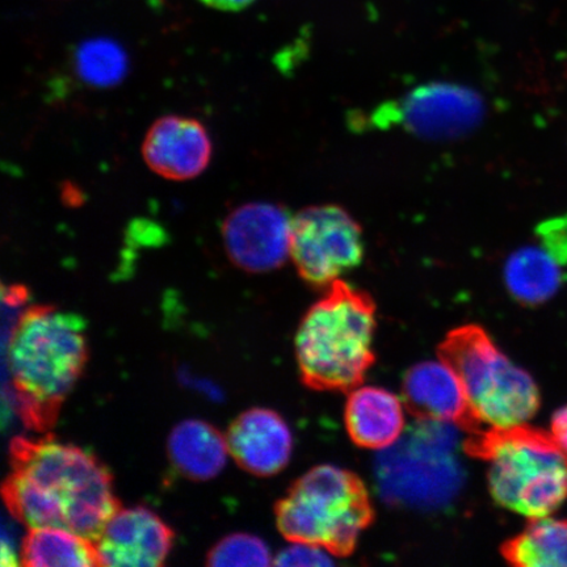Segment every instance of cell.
<instances>
[{"mask_svg":"<svg viewBox=\"0 0 567 567\" xmlns=\"http://www.w3.org/2000/svg\"><path fill=\"white\" fill-rule=\"evenodd\" d=\"M10 452L3 499L11 515L28 529L66 528L94 542L120 507L109 467L53 436L13 439Z\"/></svg>","mask_w":567,"mask_h":567,"instance_id":"6da1fadb","label":"cell"},{"mask_svg":"<svg viewBox=\"0 0 567 567\" xmlns=\"http://www.w3.org/2000/svg\"><path fill=\"white\" fill-rule=\"evenodd\" d=\"M86 329L81 316L48 305H34L19 317L9 343V368L28 427H53L87 364Z\"/></svg>","mask_w":567,"mask_h":567,"instance_id":"7a4b0ae2","label":"cell"},{"mask_svg":"<svg viewBox=\"0 0 567 567\" xmlns=\"http://www.w3.org/2000/svg\"><path fill=\"white\" fill-rule=\"evenodd\" d=\"M375 305L371 296L342 280L332 282L303 317L296 357L305 385L349 392L373 364Z\"/></svg>","mask_w":567,"mask_h":567,"instance_id":"3957f363","label":"cell"},{"mask_svg":"<svg viewBox=\"0 0 567 567\" xmlns=\"http://www.w3.org/2000/svg\"><path fill=\"white\" fill-rule=\"evenodd\" d=\"M463 446L486 461L492 496L509 512L537 519L567 499V453L551 434L522 424L474 432Z\"/></svg>","mask_w":567,"mask_h":567,"instance_id":"277c9868","label":"cell"},{"mask_svg":"<svg viewBox=\"0 0 567 567\" xmlns=\"http://www.w3.org/2000/svg\"><path fill=\"white\" fill-rule=\"evenodd\" d=\"M275 515L288 542L318 545L339 557L351 555L374 519L364 482L332 465H319L297 480Z\"/></svg>","mask_w":567,"mask_h":567,"instance_id":"5b68a950","label":"cell"},{"mask_svg":"<svg viewBox=\"0 0 567 567\" xmlns=\"http://www.w3.org/2000/svg\"><path fill=\"white\" fill-rule=\"evenodd\" d=\"M439 354L463 381L471 413L467 434L526 424L540 408L534 379L515 365L478 326L451 331Z\"/></svg>","mask_w":567,"mask_h":567,"instance_id":"8992f818","label":"cell"},{"mask_svg":"<svg viewBox=\"0 0 567 567\" xmlns=\"http://www.w3.org/2000/svg\"><path fill=\"white\" fill-rule=\"evenodd\" d=\"M455 423L417 420L375 461V480L390 505L435 509L456 498L464 484Z\"/></svg>","mask_w":567,"mask_h":567,"instance_id":"52a82bcc","label":"cell"},{"mask_svg":"<svg viewBox=\"0 0 567 567\" xmlns=\"http://www.w3.org/2000/svg\"><path fill=\"white\" fill-rule=\"evenodd\" d=\"M363 257V231L339 205H317L293 217L290 259L311 286L329 288Z\"/></svg>","mask_w":567,"mask_h":567,"instance_id":"ba28073f","label":"cell"},{"mask_svg":"<svg viewBox=\"0 0 567 567\" xmlns=\"http://www.w3.org/2000/svg\"><path fill=\"white\" fill-rule=\"evenodd\" d=\"M485 104L476 91L452 83L416 87L399 101L381 105L375 126H401L417 137L453 140L473 131L484 117Z\"/></svg>","mask_w":567,"mask_h":567,"instance_id":"9c48e42d","label":"cell"},{"mask_svg":"<svg viewBox=\"0 0 567 567\" xmlns=\"http://www.w3.org/2000/svg\"><path fill=\"white\" fill-rule=\"evenodd\" d=\"M293 217L281 205L250 203L225 218L223 239L234 265L250 274L281 267L290 258Z\"/></svg>","mask_w":567,"mask_h":567,"instance_id":"30bf717a","label":"cell"},{"mask_svg":"<svg viewBox=\"0 0 567 567\" xmlns=\"http://www.w3.org/2000/svg\"><path fill=\"white\" fill-rule=\"evenodd\" d=\"M174 540L173 529L151 508L118 507L94 540L97 566H162Z\"/></svg>","mask_w":567,"mask_h":567,"instance_id":"8fae6325","label":"cell"},{"mask_svg":"<svg viewBox=\"0 0 567 567\" xmlns=\"http://www.w3.org/2000/svg\"><path fill=\"white\" fill-rule=\"evenodd\" d=\"M142 157L155 174L184 182L200 176L212 159V141L205 126L195 118L165 116L148 130Z\"/></svg>","mask_w":567,"mask_h":567,"instance_id":"7c38bea8","label":"cell"},{"mask_svg":"<svg viewBox=\"0 0 567 567\" xmlns=\"http://www.w3.org/2000/svg\"><path fill=\"white\" fill-rule=\"evenodd\" d=\"M230 455L244 471L271 477L289 464L293 436L274 410L255 408L239 414L226 434Z\"/></svg>","mask_w":567,"mask_h":567,"instance_id":"4fadbf2b","label":"cell"},{"mask_svg":"<svg viewBox=\"0 0 567 567\" xmlns=\"http://www.w3.org/2000/svg\"><path fill=\"white\" fill-rule=\"evenodd\" d=\"M402 392L416 420L455 423L461 431L470 427V403L463 381L443 359L411 368Z\"/></svg>","mask_w":567,"mask_h":567,"instance_id":"5bb4252c","label":"cell"},{"mask_svg":"<svg viewBox=\"0 0 567 567\" xmlns=\"http://www.w3.org/2000/svg\"><path fill=\"white\" fill-rule=\"evenodd\" d=\"M346 427L361 449L384 451L405 432L403 403L385 389L357 386L347 401Z\"/></svg>","mask_w":567,"mask_h":567,"instance_id":"9a60e30c","label":"cell"},{"mask_svg":"<svg viewBox=\"0 0 567 567\" xmlns=\"http://www.w3.org/2000/svg\"><path fill=\"white\" fill-rule=\"evenodd\" d=\"M167 450L175 470L193 481L217 477L228 463L230 453L226 435L200 420L176 424L168 436Z\"/></svg>","mask_w":567,"mask_h":567,"instance_id":"2e32d148","label":"cell"},{"mask_svg":"<svg viewBox=\"0 0 567 567\" xmlns=\"http://www.w3.org/2000/svg\"><path fill=\"white\" fill-rule=\"evenodd\" d=\"M565 268L540 244L517 248L505 265L508 292L523 305H542L558 292Z\"/></svg>","mask_w":567,"mask_h":567,"instance_id":"e0dca14e","label":"cell"},{"mask_svg":"<svg viewBox=\"0 0 567 567\" xmlns=\"http://www.w3.org/2000/svg\"><path fill=\"white\" fill-rule=\"evenodd\" d=\"M507 563L523 567H567V520L544 516L503 545Z\"/></svg>","mask_w":567,"mask_h":567,"instance_id":"ac0fdd59","label":"cell"},{"mask_svg":"<svg viewBox=\"0 0 567 567\" xmlns=\"http://www.w3.org/2000/svg\"><path fill=\"white\" fill-rule=\"evenodd\" d=\"M21 564L39 566H97L94 542L60 527L30 528L21 545Z\"/></svg>","mask_w":567,"mask_h":567,"instance_id":"d6986e66","label":"cell"},{"mask_svg":"<svg viewBox=\"0 0 567 567\" xmlns=\"http://www.w3.org/2000/svg\"><path fill=\"white\" fill-rule=\"evenodd\" d=\"M78 73L95 86L115 84L125 74L126 56L116 42L96 39L84 42L76 52Z\"/></svg>","mask_w":567,"mask_h":567,"instance_id":"ffe728a7","label":"cell"},{"mask_svg":"<svg viewBox=\"0 0 567 567\" xmlns=\"http://www.w3.org/2000/svg\"><path fill=\"white\" fill-rule=\"evenodd\" d=\"M209 566H268L271 551L258 536L233 534L219 540L207 556Z\"/></svg>","mask_w":567,"mask_h":567,"instance_id":"44dd1931","label":"cell"},{"mask_svg":"<svg viewBox=\"0 0 567 567\" xmlns=\"http://www.w3.org/2000/svg\"><path fill=\"white\" fill-rule=\"evenodd\" d=\"M536 238L558 260L565 269L567 268V213L563 216L548 219L537 226Z\"/></svg>","mask_w":567,"mask_h":567,"instance_id":"7402d4cb","label":"cell"},{"mask_svg":"<svg viewBox=\"0 0 567 567\" xmlns=\"http://www.w3.org/2000/svg\"><path fill=\"white\" fill-rule=\"evenodd\" d=\"M331 553L308 543H292L290 547L281 550L274 561L278 566H326L334 561Z\"/></svg>","mask_w":567,"mask_h":567,"instance_id":"603a6c76","label":"cell"},{"mask_svg":"<svg viewBox=\"0 0 567 567\" xmlns=\"http://www.w3.org/2000/svg\"><path fill=\"white\" fill-rule=\"evenodd\" d=\"M551 436L567 453V406L558 410L551 421Z\"/></svg>","mask_w":567,"mask_h":567,"instance_id":"cb8c5ba5","label":"cell"},{"mask_svg":"<svg viewBox=\"0 0 567 567\" xmlns=\"http://www.w3.org/2000/svg\"><path fill=\"white\" fill-rule=\"evenodd\" d=\"M202 2L219 11H240L252 4L255 0H202Z\"/></svg>","mask_w":567,"mask_h":567,"instance_id":"d4e9b609","label":"cell"}]
</instances>
